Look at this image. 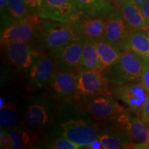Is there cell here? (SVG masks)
Instances as JSON below:
<instances>
[{
  "label": "cell",
  "mask_w": 149,
  "mask_h": 149,
  "mask_svg": "<svg viewBox=\"0 0 149 149\" xmlns=\"http://www.w3.org/2000/svg\"><path fill=\"white\" fill-rule=\"evenodd\" d=\"M86 110L66 104L55 119L54 137L66 138L81 148L98 139L97 124Z\"/></svg>",
  "instance_id": "1"
},
{
  "label": "cell",
  "mask_w": 149,
  "mask_h": 149,
  "mask_svg": "<svg viewBox=\"0 0 149 149\" xmlns=\"http://www.w3.org/2000/svg\"><path fill=\"white\" fill-rule=\"evenodd\" d=\"M145 63L140 57L127 50L123 52L118 61L102 72L109 83L124 84L139 81Z\"/></svg>",
  "instance_id": "2"
},
{
  "label": "cell",
  "mask_w": 149,
  "mask_h": 149,
  "mask_svg": "<svg viewBox=\"0 0 149 149\" xmlns=\"http://www.w3.org/2000/svg\"><path fill=\"white\" fill-rule=\"evenodd\" d=\"M55 102L57 100L51 95L37 97L29 102L24 120L30 132H41L55 120L57 113Z\"/></svg>",
  "instance_id": "3"
},
{
  "label": "cell",
  "mask_w": 149,
  "mask_h": 149,
  "mask_svg": "<svg viewBox=\"0 0 149 149\" xmlns=\"http://www.w3.org/2000/svg\"><path fill=\"white\" fill-rule=\"evenodd\" d=\"M40 22L46 48L51 52L71 42L86 39L77 33L72 24L41 18Z\"/></svg>",
  "instance_id": "4"
},
{
  "label": "cell",
  "mask_w": 149,
  "mask_h": 149,
  "mask_svg": "<svg viewBox=\"0 0 149 149\" xmlns=\"http://www.w3.org/2000/svg\"><path fill=\"white\" fill-rule=\"evenodd\" d=\"M87 17L75 0H43L39 17L73 24Z\"/></svg>",
  "instance_id": "5"
},
{
  "label": "cell",
  "mask_w": 149,
  "mask_h": 149,
  "mask_svg": "<svg viewBox=\"0 0 149 149\" xmlns=\"http://www.w3.org/2000/svg\"><path fill=\"white\" fill-rule=\"evenodd\" d=\"M40 19L39 16L30 15L24 19L11 24L1 31V45L8 42L31 43L37 40L42 35Z\"/></svg>",
  "instance_id": "6"
},
{
  "label": "cell",
  "mask_w": 149,
  "mask_h": 149,
  "mask_svg": "<svg viewBox=\"0 0 149 149\" xmlns=\"http://www.w3.org/2000/svg\"><path fill=\"white\" fill-rule=\"evenodd\" d=\"M76 79L75 102L83 103L91 97L110 91L109 81L100 70H79Z\"/></svg>",
  "instance_id": "7"
},
{
  "label": "cell",
  "mask_w": 149,
  "mask_h": 149,
  "mask_svg": "<svg viewBox=\"0 0 149 149\" xmlns=\"http://www.w3.org/2000/svg\"><path fill=\"white\" fill-rule=\"evenodd\" d=\"M85 109L96 120H115L125 111L112 95L111 90L97 95L83 102Z\"/></svg>",
  "instance_id": "8"
},
{
  "label": "cell",
  "mask_w": 149,
  "mask_h": 149,
  "mask_svg": "<svg viewBox=\"0 0 149 149\" xmlns=\"http://www.w3.org/2000/svg\"><path fill=\"white\" fill-rule=\"evenodd\" d=\"M110 90L115 100L125 104L128 110L139 117L149 95L140 81H132L124 84H113Z\"/></svg>",
  "instance_id": "9"
},
{
  "label": "cell",
  "mask_w": 149,
  "mask_h": 149,
  "mask_svg": "<svg viewBox=\"0 0 149 149\" xmlns=\"http://www.w3.org/2000/svg\"><path fill=\"white\" fill-rule=\"evenodd\" d=\"M131 31L119 7L115 6L114 9L107 17L104 38L119 51L124 52L126 51Z\"/></svg>",
  "instance_id": "10"
},
{
  "label": "cell",
  "mask_w": 149,
  "mask_h": 149,
  "mask_svg": "<svg viewBox=\"0 0 149 149\" xmlns=\"http://www.w3.org/2000/svg\"><path fill=\"white\" fill-rule=\"evenodd\" d=\"M76 79L74 72L61 70L56 71L48 84L51 96L64 105L71 104L74 102Z\"/></svg>",
  "instance_id": "11"
},
{
  "label": "cell",
  "mask_w": 149,
  "mask_h": 149,
  "mask_svg": "<svg viewBox=\"0 0 149 149\" xmlns=\"http://www.w3.org/2000/svg\"><path fill=\"white\" fill-rule=\"evenodd\" d=\"M8 61L18 69L27 70L30 69L41 53L31 43L8 42L1 45Z\"/></svg>",
  "instance_id": "12"
},
{
  "label": "cell",
  "mask_w": 149,
  "mask_h": 149,
  "mask_svg": "<svg viewBox=\"0 0 149 149\" xmlns=\"http://www.w3.org/2000/svg\"><path fill=\"white\" fill-rule=\"evenodd\" d=\"M117 126L127 135L133 143L148 141L149 128L146 123L130 110L126 109L115 119Z\"/></svg>",
  "instance_id": "13"
},
{
  "label": "cell",
  "mask_w": 149,
  "mask_h": 149,
  "mask_svg": "<svg viewBox=\"0 0 149 149\" xmlns=\"http://www.w3.org/2000/svg\"><path fill=\"white\" fill-rule=\"evenodd\" d=\"M84 40L75 41L52 52L59 69L75 74L79 72Z\"/></svg>",
  "instance_id": "14"
},
{
  "label": "cell",
  "mask_w": 149,
  "mask_h": 149,
  "mask_svg": "<svg viewBox=\"0 0 149 149\" xmlns=\"http://www.w3.org/2000/svg\"><path fill=\"white\" fill-rule=\"evenodd\" d=\"M56 62L54 57L41 53L29 71V82L35 88H42L50 83L55 73Z\"/></svg>",
  "instance_id": "15"
},
{
  "label": "cell",
  "mask_w": 149,
  "mask_h": 149,
  "mask_svg": "<svg viewBox=\"0 0 149 149\" xmlns=\"http://www.w3.org/2000/svg\"><path fill=\"white\" fill-rule=\"evenodd\" d=\"M72 24L77 33L86 39L97 40L105 36L107 17H86Z\"/></svg>",
  "instance_id": "16"
},
{
  "label": "cell",
  "mask_w": 149,
  "mask_h": 149,
  "mask_svg": "<svg viewBox=\"0 0 149 149\" xmlns=\"http://www.w3.org/2000/svg\"><path fill=\"white\" fill-rule=\"evenodd\" d=\"M123 17L131 30H146V20L134 0H127L118 6Z\"/></svg>",
  "instance_id": "17"
},
{
  "label": "cell",
  "mask_w": 149,
  "mask_h": 149,
  "mask_svg": "<svg viewBox=\"0 0 149 149\" xmlns=\"http://www.w3.org/2000/svg\"><path fill=\"white\" fill-rule=\"evenodd\" d=\"M127 50L149 63V37L145 30H132L126 44V51Z\"/></svg>",
  "instance_id": "18"
},
{
  "label": "cell",
  "mask_w": 149,
  "mask_h": 149,
  "mask_svg": "<svg viewBox=\"0 0 149 149\" xmlns=\"http://www.w3.org/2000/svg\"><path fill=\"white\" fill-rule=\"evenodd\" d=\"M98 139L104 149L128 148L133 143L129 137L122 130L100 132Z\"/></svg>",
  "instance_id": "19"
},
{
  "label": "cell",
  "mask_w": 149,
  "mask_h": 149,
  "mask_svg": "<svg viewBox=\"0 0 149 149\" xmlns=\"http://www.w3.org/2000/svg\"><path fill=\"white\" fill-rule=\"evenodd\" d=\"M86 15L107 17L115 8L111 0H75Z\"/></svg>",
  "instance_id": "20"
},
{
  "label": "cell",
  "mask_w": 149,
  "mask_h": 149,
  "mask_svg": "<svg viewBox=\"0 0 149 149\" xmlns=\"http://www.w3.org/2000/svg\"><path fill=\"white\" fill-rule=\"evenodd\" d=\"M95 44L101 63V71L114 64L120 59L123 53L110 44L104 37L95 40Z\"/></svg>",
  "instance_id": "21"
},
{
  "label": "cell",
  "mask_w": 149,
  "mask_h": 149,
  "mask_svg": "<svg viewBox=\"0 0 149 149\" xmlns=\"http://www.w3.org/2000/svg\"><path fill=\"white\" fill-rule=\"evenodd\" d=\"M79 70H102L101 63L95 44V40L85 39Z\"/></svg>",
  "instance_id": "22"
},
{
  "label": "cell",
  "mask_w": 149,
  "mask_h": 149,
  "mask_svg": "<svg viewBox=\"0 0 149 149\" xmlns=\"http://www.w3.org/2000/svg\"><path fill=\"white\" fill-rule=\"evenodd\" d=\"M21 120L19 113L14 104H6L0 108V126L4 129L16 127Z\"/></svg>",
  "instance_id": "23"
},
{
  "label": "cell",
  "mask_w": 149,
  "mask_h": 149,
  "mask_svg": "<svg viewBox=\"0 0 149 149\" xmlns=\"http://www.w3.org/2000/svg\"><path fill=\"white\" fill-rule=\"evenodd\" d=\"M13 141V149H22L30 146L32 142L31 134L20 126L8 129Z\"/></svg>",
  "instance_id": "24"
},
{
  "label": "cell",
  "mask_w": 149,
  "mask_h": 149,
  "mask_svg": "<svg viewBox=\"0 0 149 149\" xmlns=\"http://www.w3.org/2000/svg\"><path fill=\"white\" fill-rule=\"evenodd\" d=\"M8 3L13 23L24 19L30 15L24 0H8Z\"/></svg>",
  "instance_id": "25"
},
{
  "label": "cell",
  "mask_w": 149,
  "mask_h": 149,
  "mask_svg": "<svg viewBox=\"0 0 149 149\" xmlns=\"http://www.w3.org/2000/svg\"><path fill=\"white\" fill-rule=\"evenodd\" d=\"M46 148L53 149H78L81 148L78 145L74 144L66 138L61 137H53L48 144Z\"/></svg>",
  "instance_id": "26"
},
{
  "label": "cell",
  "mask_w": 149,
  "mask_h": 149,
  "mask_svg": "<svg viewBox=\"0 0 149 149\" xmlns=\"http://www.w3.org/2000/svg\"><path fill=\"white\" fill-rule=\"evenodd\" d=\"M0 13H1V31L13 24L9 12L8 0H0Z\"/></svg>",
  "instance_id": "27"
},
{
  "label": "cell",
  "mask_w": 149,
  "mask_h": 149,
  "mask_svg": "<svg viewBox=\"0 0 149 149\" xmlns=\"http://www.w3.org/2000/svg\"><path fill=\"white\" fill-rule=\"evenodd\" d=\"M31 15L39 16L42 8L43 0H24Z\"/></svg>",
  "instance_id": "28"
},
{
  "label": "cell",
  "mask_w": 149,
  "mask_h": 149,
  "mask_svg": "<svg viewBox=\"0 0 149 149\" xmlns=\"http://www.w3.org/2000/svg\"><path fill=\"white\" fill-rule=\"evenodd\" d=\"M0 146L1 148H13V141L8 130L2 128H1V133H0Z\"/></svg>",
  "instance_id": "29"
},
{
  "label": "cell",
  "mask_w": 149,
  "mask_h": 149,
  "mask_svg": "<svg viewBox=\"0 0 149 149\" xmlns=\"http://www.w3.org/2000/svg\"><path fill=\"white\" fill-rule=\"evenodd\" d=\"M139 81L144 86V88L149 93V63L144 64Z\"/></svg>",
  "instance_id": "30"
},
{
  "label": "cell",
  "mask_w": 149,
  "mask_h": 149,
  "mask_svg": "<svg viewBox=\"0 0 149 149\" xmlns=\"http://www.w3.org/2000/svg\"><path fill=\"white\" fill-rule=\"evenodd\" d=\"M139 117L146 124H147L149 122V95L146 102H145L144 107H143L142 109H141Z\"/></svg>",
  "instance_id": "31"
},
{
  "label": "cell",
  "mask_w": 149,
  "mask_h": 149,
  "mask_svg": "<svg viewBox=\"0 0 149 149\" xmlns=\"http://www.w3.org/2000/svg\"><path fill=\"white\" fill-rule=\"evenodd\" d=\"M140 9L141 10L145 19H146L147 24H149V0H143Z\"/></svg>",
  "instance_id": "32"
},
{
  "label": "cell",
  "mask_w": 149,
  "mask_h": 149,
  "mask_svg": "<svg viewBox=\"0 0 149 149\" xmlns=\"http://www.w3.org/2000/svg\"><path fill=\"white\" fill-rule=\"evenodd\" d=\"M86 148H91V149H100L103 148H102V145L100 142L99 139H96V140L93 141L92 143H91L90 144L88 145L86 147Z\"/></svg>",
  "instance_id": "33"
},
{
  "label": "cell",
  "mask_w": 149,
  "mask_h": 149,
  "mask_svg": "<svg viewBox=\"0 0 149 149\" xmlns=\"http://www.w3.org/2000/svg\"><path fill=\"white\" fill-rule=\"evenodd\" d=\"M112 1V3H113L115 6H118L120 4V3H122V2H124V1H127V0H111Z\"/></svg>",
  "instance_id": "34"
},
{
  "label": "cell",
  "mask_w": 149,
  "mask_h": 149,
  "mask_svg": "<svg viewBox=\"0 0 149 149\" xmlns=\"http://www.w3.org/2000/svg\"><path fill=\"white\" fill-rule=\"evenodd\" d=\"M5 101L4 100H3V97H1L0 98V108H3V107L5 106Z\"/></svg>",
  "instance_id": "35"
},
{
  "label": "cell",
  "mask_w": 149,
  "mask_h": 149,
  "mask_svg": "<svg viewBox=\"0 0 149 149\" xmlns=\"http://www.w3.org/2000/svg\"><path fill=\"white\" fill-rule=\"evenodd\" d=\"M145 31H146V34L148 35V36L149 37V24L148 26H147V27H146V30H145Z\"/></svg>",
  "instance_id": "36"
},
{
  "label": "cell",
  "mask_w": 149,
  "mask_h": 149,
  "mask_svg": "<svg viewBox=\"0 0 149 149\" xmlns=\"http://www.w3.org/2000/svg\"><path fill=\"white\" fill-rule=\"evenodd\" d=\"M146 144H147V145H148V149H149V137H148V141H146Z\"/></svg>",
  "instance_id": "37"
},
{
  "label": "cell",
  "mask_w": 149,
  "mask_h": 149,
  "mask_svg": "<svg viewBox=\"0 0 149 149\" xmlns=\"http://www.w3.org/2000/svg\"><path fill=\"white\" fill-rule=\"evenodd\" d=\"M147 124H148V128H149V122L147 123Z\"/></svg>",
  "instance_id": "38"
}]
</instances>
